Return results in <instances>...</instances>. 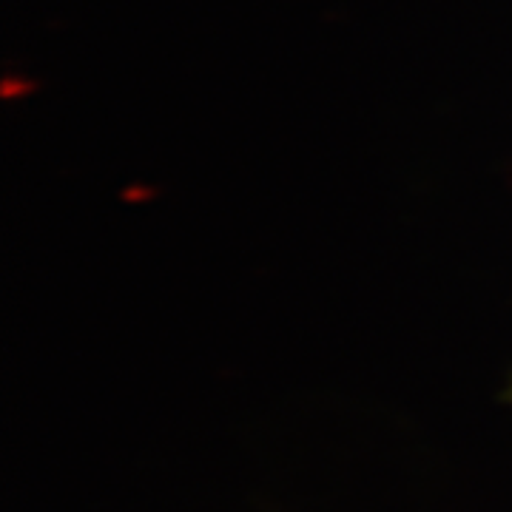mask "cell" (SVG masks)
<instances>
[{
  "instance_id": "1",
  "label": "cell",
  "mask_w": 512,
  "mask_h": 512,
  "mask_svg": "<svg viewBox=\"0 0 512 512\" xmlns=\"http://www.w3.org/2000/svg\"><path fill=\"white\" fill-rule=\"evenodd\" d=\"M510 402H512V387H510Z\"/></svg>"
}]
</instances>
